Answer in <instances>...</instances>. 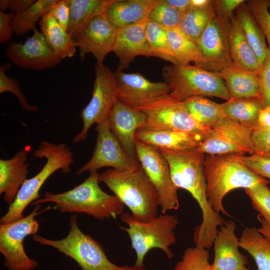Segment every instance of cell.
Here are the masks:
<instances>
[{"label":"cell","instance_id":"obj_17","mask_svg":"<svg viewBox=\"0 0 270 270\" xmlns=\"http://www.w3.org/2000/svg\"><path fill=\"white\" fill-rule=\"evenodd\" d=\"M118 100L139 109L152 101L170 94L164 82L150 81L139 72L126 73L116 70L114 72Z\"/></svg>","mask_w":270,"mask_h":270},{"label":"cell","instance_id":"obj_28","mask_svg":"<svg viewBox=\"0 0 270 270\" xmlns=\"http://www.w3.org/2000/svg\"><path fill=\"white\" fill-rule=\"evenodd\" d=\"M224 114L230 120L253 130L264 107L260 98H231L220 104Z\"/></svg>","mask_w":270,"mask_h":270},{"label":"cell","instance_id":"obj_4","mask_svg":"<svg viewBox=\"0 0 270 270\" xmlns=\"http://www.w3.org/2000/svg\"><path fill=\"white\" fill-rule=\"evenodd\" d=\"M204 174L210 204L217 212L229 216L222 204L227 194L238 188L246 189L260 183H270L249 170L241 160L240 154L208 155L204 161Z\"/></svg>","mask_w":270,"mask_h":270},{"label":"cell","instance_id":"obj_24","mask_svg":"<svg viewBox=\"0 0 270 270\" xmlns=\"http://www.w3.org/2000/svg\"><path fill=\"white\" fill-rule=\"evenodd\" d=\"M136 139L158 149L182 150L196 148L202 138L194 134L170 130H156L146 127L138 129Z\"/></svg>","mask_w":270,"mask_h":270},{"label":"cell","instance_id":"obj_31","mask_svg":"<svg viewBox=\"0 0 270 270\" xmlns=\"http://www.w3.org/2000/svg\"><path fill=\"white\" fill-rule=\"evenodd\" d=\"M240 246L254 258L258 270H270V240L254 227L244 230Z\"/></svg>","mask_w":270,"mask_h":270},{"label":"cell","instance_id":"obj_53","mask_svg":"<svg viewBox=\"0 0 270 270\" xmlns=\"http://www.w3.org/2000/svg\"><path fill=\"white\" fill-rule=\"evenodd\" d=\"M9 9V0H0V12H4Z\"/></svg>","mask_w":270,"mask_h":270},{"label":"cell","instance_id":"obj_25","mask_svg":"<svg viewBox=\"0 0 270 270\" xmlns=\"http://www.w3.org/2000/svg\"><path fill=\"white\" fill-rule=\"evenodd\" d=\"M231 98L262 99L259 74L236 66L232 62L218 73Z\"/></svg>","mask_w":270,"mask_h":270},{"label":"cell","instance_id":"obj_18","mask_svg":"<svg viewBox=\"0 0 270 270\" xmlns=\"http://www.w3.org/2000/svg\"><path fill=\"white\" fill-rule=\"evenodd\" d=\"M118 28L113 26L104 14L94 16L80 31L75 41L79 48L82 60L91 53L96 63L103 64L106 56L112 52Z\"/></svg>","mask_w":270,"mask_h":270},{"label":"cell","instance_id":"obj_6","mask_svg":"<svg viewBox=\"0 0 270 270\" xmlns=\"http://www.w3.org/2000/svg\"><path fill=\"white\" fill-rule=\"evenodd\" d=\"M70 226L68 234L62 239L52 240L37 234L32 238L72 258L82 270H146L144 266H118L111 262L100 243L80 230L76 214L71 216Z\"/></svg>","mask_w":270,"mask_h":270},{"label":"cell","instance_id":"obj_49","mask_svg":"<svg viewBox=\"0 0 270 270\" xmlns=\"http://www.w3.org/2000/svg\"><path fill=\"white\" fill-rule=\"evenodd\" d=\"M34 0H9V9L15 14H20L30 7Z\"/></svg>","mask_w":270,"mask_h":270},{"label":"cell","instance_id":"obj_16","mask_svg":"<svg viewBox=\"0 0 270 270\" xmlns=\"http://www.w3.org/2000/svg\"><path fill=\"white\" fill-rule=\"evenodd\" d=\"M8 59L22 69L42 70L54 67L62 60L48 46L44 34L36 28L24 42H13L6 48Z\"/></svg>","mask_w":270,"mask_h":270},{"label":"cell","instance_id":"obj_10","mask_svg":"<svg viewBox=\"0 0 270 270\" xmlns=\"http://www.w3.org/2000/svg\"><path fill=\"white\" fill-rule=\"evenodd\" d=\"M139 109L146 117L144 127L186 132L202 139L210 130V128L202 126L193 118L183 102L172 98L169 94L160 96Z\"/></svg>","mask_w":270,"mask_h":270},{"label":"cell","instance_id":"obj_9","mask_svg":"<svg viewBox=\"0 0 270 270\" xmlns=\"http://www.w3.org/2000/svg\"><path fill=\"white\" fill-rule=\"evenodd\" d=\"M40 204L21 219L0 226V252L4 257V264L9 270H32L38 266V262L26 254L24 246L25 238L34 235L39 228L36 216L42 212Z\"/></svg>","mask_w":270,"mask_h":270},{"label":"cell","instance_id":"obj_2","mask_svg":"<svg viewBox=\"0 0 270 270\" xmlns=\"http://www.w3.org/2000/svg\"><path fill=\"white\" fill-rule=\"evenodd\" d=\"M99 182V174L94 172L72 189L59 194L48 192L32 204L52 202L62 212L85 213L101 220L116 218L123 213L124 204L116 196L103 191Z\"/></svg>","mask_w":270,"mask_h":270},{"label":"cell","instance_id":"obj_11","mask_svg":"<svg viewBox=\"0 0 270 270\" xmlns=\"http://www.w3.org/2000/svg\"><path fill=\"white\" fill-rule=\"evenodd\" d=\"M94 70L92 96L88 104L80 112L83 128L74 138L73 144L86 140L93 124H98L108 119L112 108L118 100L114 72L104 64L96 62Z\"/></svg>","mask_w":270,"mask_h":270},{"label":"cell","instance_id":"obj_48","mask_svg":"<svg viewBox=\"0 0 270 270\" xmlns=\"http://www.w3.org/2000/svg\"><path fill=\"white\" fill-rule=\"evenodd\" d=\"M254 128L270 129V108L264 106L259 112L256 125Z\"/></svg>","mask_w":270,"mask_h":270},{"label":"cell","instance_id":"obj_21","mask_svg":"<svg viewBox=\"0 0 270 270\" xmlns=\"http://www.w3.org/2000/svg\"><path fill=\"white\" fill-rule=\"evenodd\" d=\"M236 224L232 220L221 226L216 237L214 270H242L246 268L247 260L239 250L240 240L235 233Z\"/></svg>","mask_w":270,"mask_h":270},{"label":"cell","instance_id":"obj_19","mask_svg":"<svg viewBox=\"0 0 270 270\" xmlns=\"http://www.w3.org/2000/svg\"><path fill=\"white\" fill-rule=\"evenodd\" d=\"M108 124L113 134L122 147L136 164L138 161L136 146L135 134L144 127L146 117L141 110L129 106L118 100L114 103L109 114Z\"/></svg>","mask_w":270,"mask_h":270},{"label":"cell","instance_id":"obj_36","mask_svg":"<svg viewBox=\"0 0 270 270\" xmlns=\"http://www.w3.org/2000/svg\"><path fill=\"white\" fill-rule=\"evenodd\" d=\"M146 36L153 56L168 61L171 64H178L172 52L166 28L148 20Z\"/></svg>","mask_w":270,"mask_h":270},{"label":"cell","instance_id":"obj_40","mask_svg":"<svg viewBox=\"0 0 270 270\" xmlns=\"http://www.w3.org/2000/svg\"><path fill=\"white\" fill-rule=\"evenodd\" d=\"M245 3L260 26L270 51V0H250Z\"/></svg>","mask_w":270,"mask_h":270},{"label":"cell","instance_id":"obj_34","mask_svg":"<svg viewBox=\"0 0 270 270\" xmlns=\"http://www.w3.org/2000/svg\"><path fill=\"white\" fill-rule=\"evenodd\" d=\"M193 118L202 126L210 128L224 115L220 104L202 96H195L183 101Z\"/></svg>","mask_w":270,"mask_h":270},{"label":"cell","instance_id":"obj_15","mask_svg":"<svg viewBox=\"0 0 270 270\" xmlns=\"http://www.w3.org/2000/svg\"><path fill=\"white\" fill-rule=\"evenodd\" d=\"M230 19L216 14L205 29L198 42L202 54L198 66L218 73L232 62L228 40Z\"/></svg>","mask_w":270,"mask_h":270},{"label":"cell","instance_id":"obj_30","mask_svg":"<svg viewBox=\"0 0 270 270\" xmlns=\"http://www.w3.org/2000/svg\"><path fill=\"white\" fill-rule=\"evenodd\" d=\"M108 0H68L70 17L67 30L75 40L83 28L96 16L103 14Z\"/></svg>","mask_w":270,"mask_h":270},{"label":"cell","instance_id":"obj_26","mask_svg":"<svg viewBox=\"0 0 270 270\" xmlns=\"http://www.w3.org/2000/svg\"><path fill=\"white\" fill-rule=\"evenodd\" d=\"M228 40L232 62L240 68L260 74L262 64L248 44L236 14L229 20Z\"/></svg>","mask_w":270,"mask_h":270},{"label":"cell","instance_id":"obj_13","mask_svg":"<svg viewBox=\"0 0 270 270\" xmlns=\"http://www.w3.org/2000/svg\"><path fill=\"white\" fill-rule=\"evenodd\" d=\"M252 130L242 126L224 116L214 126L196 149L208 155L254 153Z\"/></svg>","mask_w":270,"mask_h":270},{"label":"cell","instance_id":"obj_39","mask_svg":"<svg viewBox=\"0 0 270 270\" xmlns=\"http://www.w3.org/2000/svg\"><path fill=\"white\" fill-rule=\"evenodd\" d=\"M266 183H260L245 189L253 208L270 226V189Z\"/></svg>","mask_w":270,"mask_h":270},{"label":"cell","instance_id":"obj_46","mask_svg":"<svg viewBox=\"0 0 270 270\" xmlns=\"http://www.w3.org/2000/svg\"><path fill=\"white\" fill-rule=\"evenodd\" d=\"M15 16L14 12L5 13L0 12V43L4 44L12 38L14 32L11 22Z\"/></svg>","mask_w":270,"mask_h":270},{"label":"cell","instance_id":"obj_44","mask_svg":"<svg viewBox=\"0 0 270 270\" xmlns=\"http://www.w3.org/2000/svg\"><path fill=\"white\" fill-rule=\"evenodd\" d=\"M259 76L262 103L264 107L270 108V51L262 64Z\"/></svg>","mask_w":270,"mask_h":270},{"label":"cell","instance_id":"obj_45","mask_svg":"<svg viewBox=\"0 0 270 270\" xmlns=\"http://www.w3.org/2000/svg\"><path fill=\"white\" fill-rule=\"evenodd\" d=\"M48 14L54 17L63 28L67 31L70 17L68 0H57Z\"/></svg>","mask_w":270,"mask_h":270},{"label":"cell","instance_id":"obj_7","mask_svg":"<svg viewBox=\"0 0 270 270\" xmlns=\"http://www.w3.org/2000/svg\"><path fill=\"white\" fill-rule=\"evenodd\" d=\"M162 76L170 88L169 95L181 102L195 96L231 98L226 86L218 73L196 65L166 64Z\"/></svg>","mask_w":270,"mask_h":270},{"label":"cell","instance_id":"obj_5","mask_svg":"<svg viewBox=\"0 0 270 270\" xmlns=\"http://www.w3.org/2000/svg\"><path fill=\"white\" fill-rule=\"evenodd\" d=\"M33 156L36 158H46V163L36 174L24 181L8 212L1 217L0 224L24 218L23 213L27 206L40 198V190L48 178L59 170L64 174L69 173L74 162L73 154L66 144L47 141L41 142L34 151Z\"/></svg>","mask_w":270,"mask_h":270},{"label":"cell","instance_id":"obj_8","mask_svg":"<svg viewBox=\"0 0 270 270\" xmlns=\"http://www.w3.org/2000/svg\"><path fill=\"white\" fill-rule=\"evenodd\" d=\"M120 220L128 226V228L120 226V228L127 232L132 247L136 252L134 266H144V258L152 248L160 249L168 258L173 257L170 247L176 240L174 232L178 224L176 216L162 214L148 222H142L134 218L128 212H123Z\"/></svg>","mask_w":270,"mask_h":270},{"label":"cell","instance_id":"obj_32","mask_svg":"<svg viewBox=\"0 0 270 270\" xmlns=\"http://www.w3.org/2000/svg\"><path fill=\"white\" fill-rule=\"evenodd\" d=\"M173 56L178 64L194 62L198 66L202 54L198 44L186 35L179 28L166 29Z\"/></svg>","mask_w":270,"mask_h":270},{"label":"cell","instance_id":"obj_38","mask_svg":"<svg viewBox=\"0 0 270 270\" xmlns=\"http://www.w3.org/2000/svg\"><path fill=\"white\" fill-rule=\"evenodd\" d=\"M182 14L168 4L166 0H160L150 13L148 19L166 29L179 27Z\"/></svg>","mask_w":270,"mask_h":270},{"label":"cell","instance_id":"obj_47","mask_svg":"<svg viewBox=\"0 0 270 270\" xmlns=\"http://www.w3.org/2000/svg\"><path fill=\"white\" fill-rule=\"evenodd\" d=\"M244 2V0H214L216 14L230 19L234 14V11Z\"/></svg>","mask_w":270,"mask_h":270},{"label":"cell","instance_id":"obj_14","mask_svg":"<svg viewBox=\"0 0 270 270\" xmlns=\"http://www.w3.org/2000/svg\"><path fill=\"white\" fill-rule=\"evenodd\" d=\"M96 146L90 160L76 172L80 175L84 172L92 174L104 167L124 170L134 168L138 164L133 162L112 132L108 118L96 124Z\"/></svg>","mask_w":270,"mask_h":270},{"label":"cell","instance_id":"obj_41","mask_svg":"<svg viewBox=\"0 0 270 270\" xmlns=\"http://www.w3.org/2000/svg\"><path fill=\"white\" fill-rule=\"evenodd\" d=\"M8 66L10 65L4 64L0 66V93L12 92L17 98L22 110L30 112H38L39 108L38 106L30 105L28 102L26 97L20 88L18 82L6 74V70Z\"/></svg>","mask_w":270,"mask_h":270},{"label":"cell","instance_id":"obj_54","mask_svg":"<svg viewBox=\"0 0 270 270\" xmlns=\"http://www.w3.org/2000/svg\"><path fill=\"white\" fill-rule=\"evenodd\" d=\"M249 270V269H248V268H245L244 269V270Z\"/></svg>","mask_w":270,"mask_h":270},{"label":"cell","instance_id":"obj_37","mask_svg":"<svg viewBox=\"0 0 270 270\" xmlns=\"http://www.w3.org/2000/svg\"><path fill=\"white\" fill-rule=\"evenodd\" d=\"M173 270H214L210 262L207 249L195 246L188 248L184 252L182 260L177 262Z\"/></svg>","mask_w":270,"mask_h":270},{"label":"cell","instance_id":"obj_33","mask_svg":"<svg viewBox=\"0 0 270 270\" xmlns=\"http://www.w3.org/2000/svg\"><path fill=\"white\" fill-rule=\"evenodd\" d=\"M216 16L214 0L204 8L190 7L182 14L179 28L198 44L202 34Z\"/></svg>","mask_w":270,"mask_h":270},{"label":"cell","instance_id":"obj_43","mask_svg":"<svg viewBox=\"0 0 270 270\" xmlns=\"http://www.w3.org/2000/svg\"><path fill=\"white\" fill-rule=\"evenodd\" d=\"M252 136L254 153L270 157V129L254 128Z\"/></svg>","mask_w":270,"mask_h":270},{"label":"cell","instance_id":"obj_22","mask_svg":"<svg viewBox=\"0 0 270 270\" xmlns=\"http://www.w3.org/2000/svg\"><path fill=\"white\" fill-rule=\"evenodd\" d=\"M25 148L8 160H0V194H4V200L9 206L14 201L21 186L29 173Z\"/></svg>","mask_w":270,"mask_h":270},{"label":"cell","instance_id":"obj_50","mask_svg":"<svg viewBox=\"0 0 270 270\" xmlns=\"http://www.w3.org/2000/svg\"><path fill=\"white\" fill-rule=\"evenodd\" d=\"M182 14L190 8V0H166Z\"/></svg>","mask_w":270,"mask_h":270},{"label":"cell","instance_id":"obj_27","mask_svg":"<svg viewBox=\"0 0 270 270\" xmlns=\"http://www.w3.org/2000/svg\"><path fill=\"white\" fill-rule=\"evenodd\" d=\"M41 32L52 51L62 60L73 57L78 44L54 17L44 14L39 20Z\"/></svg>","mask_w":270,"mask_h":270},{"label":"cell","instance_id":"obj_29","mask_svg":"<svg viewBox=\"0 0 270 270\" xmlns=\"http://www.w3.org/2000/svg\"><path fill=\"white\" fill-rule=\"evenodd\" d=\"M236 15L248 44L262 64L270 50L260 26L248 9L245 2L236 10Z\"/></svg>","mask_w":270,"mask_h":270},{"label":"cell","instance_id":"obj_35","mask_svg":"<svg viewBox=\"0 0 270 270\" xmlns=\"http://www.w3.org/2000/svg\"><path fill=\"white\" fill-rule=\"evenodd\" d=\"M57 0H36L24 12L15 14L11 22L14 34L24 35L36 28V23L46 14H48L52 6Z\"/></svg>","mask_w":270,"mask_h":270},{"label":"cell","instance_id":"obj_3","mask_svg":"<svg viewBox=\"0 0 270 270\" xmlns=\"http://www.w3.org/2000/svg\"><path fill=\"white\" fill-rule=\"evenodd\" d=\"M99 181L129 208L134 218L148 222L158 216L156 189L140 163L131 170H107L99 174Z\"/></svg>","mask_w":270,"mask_h":270},{"label":"cell","instance_id":"obj_12","mask_svg":"<svg viewBox=\"0 0 270 270\" xmlns=\"http://www.w3.org/2000/svg\"><path fill=\"white\" fill-rule=\"evenodd\" d=\"M139 163L156 189L162 214L179 208L178 189L171 178L168 162L160 150L136 139Z\"/></svg>","mask_w":270,"mask_h":270},{"label":"cell","instance_id":"obj_52","mask_svg":"<svg viewBox=\"0 0 270 270\" xmlns=\"http://www.w3.org/2000/svg\"><path fill=\"white\" fill-rule=\"evenodd\" d=\"M212 1L210 0H190V7L204 8L210 4Z\"/></svg>","mask_w":270,"mask_h":270},{"label":"cell","instance_id":"obj_23","mask_svg":"<svg viewBox=\"0 0 270 270\" xmlns=\"http://www.w3.org/2000/svg\"><path fill=\"white\" fill-rule=\"evenodd\" d=\"M160 0H108L104 14L116 28L148 18Z\"/></svg>","mask_w":270,"mask_h":270},{"label":"cell","instance_id":"obj_20","mask_svg":"<svg viewBox=\"0 0 270 270\" xmlns=\"http://www.w3.org/2000/svg\"><path fill=\"white\" fill-rule=\"evenodd\" d=\"M146 18L138 23L118 29L112 52L118 58L117 70L127 68L140 56L148 57L153 54L146 36Z\"/></svg>","mask_w":270,"mask_h":270},{"label":"cell","instance_id":"obj_51","mask_svg":"<svg viewBox=\"0 0 270 270\" xmlns=\"http://www.w3.org/2000/svg\"><path fill=\"white\" fill-rule=\"evenodd\" d=\"M258 219L261 223V227L258 228L259 232L270 240V226L259 215Z\"/></svg>","mask_w":270,"mask_h":270},{"label":"cell","instance_id":"obj_1","mask_svg":"<svg viewBox=\"0 0 270 270\" xmlns=\"http://www.w3.org/2000/svg\"><path fill=\"white\" fill-rule=\"evenodd\" d=\"M169 165L172 181L178 190L188 192L198 202L202 220L194 228L196 246L210 248L218 233V228L226 222L210 204L204 174L205 154L196 148L182 150L159 149Z\"/></svg>","mask_w":270,"mask_h":270},{"label":"cell","instance_id":"obj_42","mask_svg":"<svg viewBox=\"0 0 270 270\" xmlns=\"http://www.w3.org/2000/svg\"><path fill=\"white\" fill-rule=\"evenodd\" d=\"M240 158L254 174L270 179V157L254 153L248 156L240 154Z\"/></svg>","mask_w":270,"mask_h":270}]
</instances>
